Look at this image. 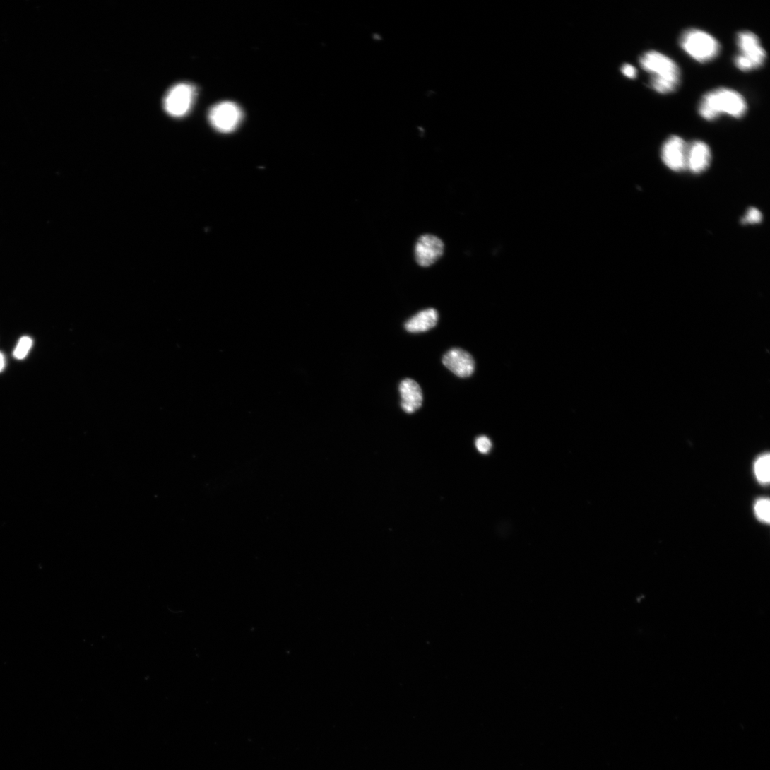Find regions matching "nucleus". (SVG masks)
<instances>
[{
	"instance_id": "1",
	"label": "nucleus",
	"mask_w": 770,
	"mask_h": 770,
	"mask_svg": "<svg viewBox=\"0 0 770 770\" xmlns=\"http://www.w3.org/2000/svg\"><path fill=\"white\" fill-rule=\"evenodd\" d=\"M641 68L650 74L649 86L656 93L667 95L680 85V71L673 59L658 51L650 50L639 57Z\"/></svg>"
},
{
	"instance_id": "2",
	"label": "nucleus",
	"mask_w": 770,
	"mask_h": 770,
	"mask_svg": "<svg viewBox=\"0 0 770 770\" xmlns=\"http://www.w3.org/2000/svg\"><path fill=\"white\" fill-rule=\"evenodd\" d=\"M747 105L744 97L733 90L720 88L706 93L699 105V113L707 121H714L722 114L735 119L745 115Z\"/></svg>"
},
{
	"instance_id": "3",
	"label": "nucleus",
	"mask_w": 770,
	"mask_h": 770,
	"mask_svg": "<svg viewBox=\"0 0 770 770\" xmlns=\"http://www.w3.org/2000/svg\"><path fill=\"white\" fill-rule=\"evenodd\" d=\"M679 44L690 57L703 64L718 57L721 47L713 36L696 28L684 30L680 37Z\"/></svg>"
},
{
	"instance_id": "4",
	"label": "nucleus",
	"mask_w": 770,
	"mask_h": 770,
	"mask_svg": "<svg viewBox=\"0 0 770 770\" xmlns=\"http://www.w3.org/2000/svg\"><path fill=\"white\" fill-rule=\"evenodd\" d=\"M736 42L740 53L734 57V63L738 69L747 72L764 65L766 54L757 35L741 31L737 35Z\"/></svg>"
},
{
	"instance_id": "5",
	"label": "nucleus",
	"mask_w": 770,
	"mask_h": 770,
	"mask_svg": "<svg viewBox=\"0 0 770 770\" xmlns=\"http://www.w3.org/2000/svg\"><path fill=\"white\" fill-rule=\"evenodd\" d=\"M243 112L235 102H223L213 107L208 114L211 126L222 133L232 132L243 119Z\"/></svg>"
},
{
	"instance_id": "6",
	"label": "nucleus",
	"mask_w": 770,
	"mask_h": 770,
	"mask_svg": "<svg viewBox=\"0 0 770 770\" xmlns=\"http://www.w3.org/2000/svg\"><path fill=\"white\" fill-rule=\"evenodd\" d=\"M196 88L187 83L173 87L165 100L166 112L174 117H182L191 109L196 97Z\"/></svg>"
},
{
	"instance_id": "7",
	"label": "nucleus",
	"mask_w": 770,
	"mask_h": 770,
	"mask_svg": "<svg viewBox=\"0 0 770 770\" xmlns=\"http://www.w3.org/2000/svg\"><path fill=\"white\" fill-rule=\"evenodd\" d=\"M687 143L680 136L672 135L663 143L661 158L663 163L674 172L686 170Z\"/></svg>"
},
{
	"instance_id": "8",
	"label": "nucleus",
	"mask_w": 770,
	"mask_h": 770,
	"mask_svg": "<svg viewBox=\"0 0 770 770\" xmlns=\"http://www.w3.org/2000/svg\"><path fill=\"white\" fill-rule=\"evenodd\" d=\"M711 150L704 141L696 140L687 143L686 169L694 174H701L710 167Z\"/></svg>"
},
{
	"instance_id": "9",
	"label": "nucleus",
	"mask_w": 770,
	"mask_h": 770,
	"mask_svg": "<svg viewBox=\"0 0 770 770\" xmlns=\"http://www.w3.org/2000/svg\"><path fill=\"white\" fill-rule=\"evenodd\" d=\"M444 365L459 377H470L475 372V362L467 351L452 348L442 358Z\"/></svg>"
},
{
	"instance_id": "10",
	"label": "nucleus",
	"mask_w": 770,
	"mask_h": 770,
	"mask_svg": "<svg viewBox=\"0 0 770 770\" xmlns=\"http://www.w3.org/2000/svg\"><path fill=\"white\" fill-rule=\"evenodd\" d=\"M444 249V244L439 238L432 235L422 236L415 247L417 263L422 267H429L442 257Z\"/></svg>"
},
{
	"instance_id": "11",
	"label": "nucleus",
	"mask_w": 770,
	"mask_h": 770,
	"mask_svg": "<svg viewBox=\"0 0 770 770\" xmlns=\"http://www.w3.org/2000/svg\"><path fill=\"white\" fill-rule=\"evenodd\" d=\"M399 391L402 400L401 407L405 413L413 414L422 407L423 395L417 381L410 378L403 380Z\"/></svg>"
},
{
	"instance_id": "12",
	"label": "nucleus",
	"mask_w": 770,
	"mask_h": 770,
	"mask_svg": "<svg viewBox=\"0 0 770 770\" xmlns=\"http://www.w3.org/2000/svg\"><path fill=\"white\" fill-rule=\"evenodd\" d=\"M438 320L437 312L434 308H429V309L418 313L408 320L405 325V328L409 333H424L434 328L438 323Z\"/></svg>"
},
{
	"instance_id": "13",
	"label": "nucleus",
	"mask_w": 770,
	"mask_h": 770,
	"mask_svg": "<svg viewBox=\"0 0 770 770\" xmlns=\"http://www.w3.org/2000/svg\"><path fill=\"white\" fill-rule=\"evenodd\" d=\"M754 474L757 480L762 485H767L770 480V456H760L754 463Z\"/></svg>"
},
{
	"instance_id": "14",
	"label": "nucleus",
	"mask_w": 770,
	"mask_h": 770,
	"mask_svg": "<svg viewBox=\"0 0 770 770\" xmlns=\"http://www.w3.org/2000/svg\"><path fill=\"white\" fill-rule=\"evenodd\" d=\"M33 346V340L29 336L22 337L14 351L13 356L16 360H23L27 357Z\"/></svg>"
},
{
	"instance_id": "15",
	"label": "nucleus",
	"mask_w": 770,
	"mask_h": 770,
	"mask_svg": "<svg viewBox=\"0 0 770 770\" xmlns=\"http://www.w3.org/2000/svg\"><path fill=\"white\" fill-rule=\"evenodd\" d=\"M754 512L758 519L769 523L770 519V502L769 499H759L754 505Z\"/></svg>"
},
{
	"instance_id": "16",
	"label": "nucleus",
	"mask_w": 770,
	"mask_h": 770,
	"mask_svg": "<svg viewBox=\"0 0 770 770\" xmlns=\"http://www.w3.org/2000/svg\"><path fill=\"white\" fill-rule=\"evenodd\" d=\"M762 215L761 212L755 208H750L747 213V215L742 220L743 223H759L761 222Z\"/></svg>"
},
{
	"instance_id": "17",
	"label": "nucleus",
	"mask_w": 770,
	"mask_h": 770,
	"mask_svg": "<svg viewBox=\"0 0 770 770\" xmlns=\"http://www.w3.org/2000/svg\"><path fill=\"white\" fill-rule=\"evenodd\" d=\"M478 451L482 454H487L492 449V442L486 436L478 437L475 442Z\"/></svg>"
},
{
	"instance_id": "18",
	"label": "nucleus",
	"mask_w": 770,
	"mask_h": 770,
	"mask_svg": "<svg viewBox=\"0 0 770 770\" xmlns=\"http://www.w3.org/2000/svg\"><path fill=\"white\" fill-rule=\"evenodd\" d=\"M622 71L629 79H635L637 76L636 68L629 64H624L622 67Z\"/></svg>"
},
{
	"instance_id": "19",
	"label": "nucleus",
	"mask_w": 770,
	"mask_h": 770,
	"mask_svg": "<svg viewBox=\"0 0 770 770\" xmlns=\"http://www.w3.org/2000/svg\"><path fill=\"white\" fill-rule=\"evenodd\" d=\"M6 367V358L5 355L0 352V372H2Z\"/></svg>"
}]
</instances>
